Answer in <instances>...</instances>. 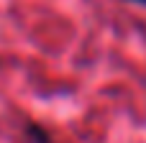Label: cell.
<instances>
[{
	"mask_svg": "<svg viewBox=\"0 0 146 143\" xmlns=\"http://www.w3.org/2000/svg\"><path fill=\"white\" fill-rule=\"evenodd\" d=\"M26 138L31 143H54V138L49 136V130L41 123H28L26 125Z\"/></svg>",
	"mask_w": 146,
	"mask_h": 143,
	"instance_id": "6da1fadb",
	"label": "cell"
},
{
	"mask_svg": "<svg viewBox=\"0 0 146 143\" xmlns=\"http://www.w3.org/2000/svg\"><path fill=\"white\" fill-rule=\"evenodd\" d=\"M123 3H131V5H141V8H146V0H123Z\"/></svg>",
	"mask_w": 146,
	"mask_h": 143,
	"instance_id": "7a4b0ae2",
	"label": "cell"
}]
</instances>
